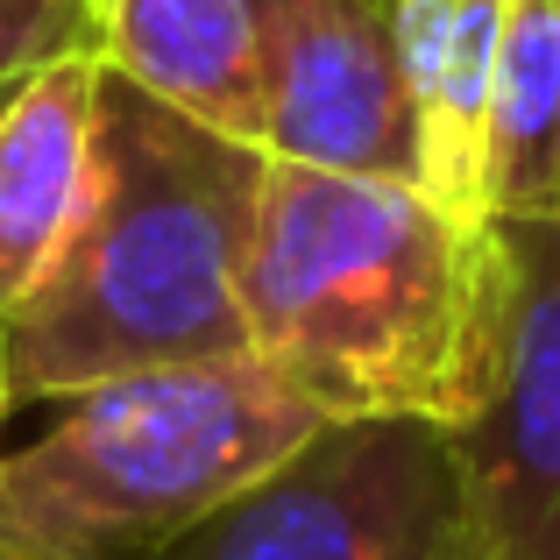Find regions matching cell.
<instances>
[{"instance_id":"obj_7","label":"cell","mask_w":560,"mask_h":560,"mask_svg":"<svg viewBox=\"0 0 560 560\" xmlns=\"http://www.w3.org/2000/svg\"><path fill=\"white\" fill-rule=\"evenodd\" d=\"M100 50H65L0 100V327L57 277L100 199Z\"/></svg>"},{"instance_id":"obj_4","label":"cell","mask_w":560,"mask_h":560,"mask_svg":"<svg viewBox=\"0 0 560 560\" xmlns=\"http://www.w3.org/2000/svg\"><path fill=\"white\" fill-rule=\"evenodd\" d=\"M476 511L454 433L425 419H327L299 454L164 560H468Z\"/></svg>"},{"instance_id":"obj_8","label":"cell","mask_w":560,"mask_h":560,"mask_svg":"<svg viewBox=\"0 0 560 560\" xmlns=\"http://www.w3.org/2000/svg\"><path fill=\"white\" fill-rule=\"evenodd\" d=\"M114 79L262 150V0H85Z\"/></svg>"},{"instance_id":"obj_2","label":"cell","mask_w":560,"mask_h":560,"mask_svg":"<svg viewBox=\"0 0 560 560\" xmlns=\"http://www.w3.org/2000/svg\"><path fill=\"white\" fill-rule=\"evenodd\" d=\"M262 150L185 121L107 71L100 199L57 277L0 327L8 405L248 355L242 248Z\"/></svg>"},{"instance_id":"obj_6","label":"cell","mask_w":560,"mask_h":560,"mask_svg":"<svg viewBox=\"0 0 560 560\" xmlns=\"http://www.w3.org/2000/svg\"><path fill=\"white\" fill-rule=\"evenodd\" d=\"M262 156L411 178L397 0H262Z\"/></svg>"},{"instance_id":"obj_5","label":"cell","mask_w":560,"mask_h":560,"mask_svg":"<svg viewBox=\"0 0 560 560\" xmlns=\"http://www.w3.org/2000/svg\"><path fill=\"white\" fill-rule=\"evenodd\" d=\"M511 256L504 362L454 462L482 560H560V213L497 220Z\"/></svg>"},{"instance_id":"obj_14","label":"cell","mask_w":560,"mask_h":560,"mask_svg":"<svg viewBox=\"0 0 560 560\" xmlns=\"http://www.w3.org/2000/svg\"><path fill=\"white\" fill-rule=\"evenodd\" d=\"M468 560H482V547H476V553H468Z\"/></svg>"},{"instance_id":"obj_11","label":"cell","mask_w":560,"mask_h":560,"mask_svg":"<svg viewBox=\"0 0 560 560\" xmlns=\"http://www.w3.org/2000/svg\"><path fill=\"white\" fill-rule=\"evenodd\" d=\"M85 43H93L85 0H0V100L28 71H43L65 50H85Z\"/></svg>"},{"instance_id":"obj_12","label":"cell","mask_w":560,"mask_h":560,"mask_svg":"<svg viewBox=\"0 0 560 560\" xmlns=\"http://www.w3.org/2000/svg\"><path fill=\"white\" fill-rule=\"evenodd\" d=\"M8 411H14V405H8V376H0V419H8Z\"/></svg>"},{"instance_id":"obj_10","label":"cell","mask_w":560,"mask_h":560,"mask_svg":"<svg viewBox=\"0 0 560 560\" xmlns=\"http://www.w3.org/2000/svg\"><path fill=\"white\" fill-rule=\"evenodd\" d=\"M482 213L490 220L560 213V0H504Z\"/></svg>"},{"instance_id":"obj_3","label":"cell","mask_w":560,"mask_h":560,"mask_svg":"<svg viewBox=\"0 0 560 560\" xmlns=\"http://www.w3.org/2000/svg\"><path fill=\"white\" fill-rule=\"evenodd\" d=\"M327 425L262 355L150 370L65 397V419L0 454V553L164 560L191 525Z\"/></svg>"},{"instance_id":"obj_1","label":"cell","mask_w":560,"mask_h":560,"mask_svg":"<svg viewBox=\"0 0 560 560\" xmlns=\"http://www.w3.org/2000/svg\"><path fill=\"white\" fill-rule=\"evenodd\" d=\"M248 355L327 419L468 425L504 362L511 256L411 178L262 156L242 248Z\"/></svg>"},{"instance_id":"obj_13","label":"cell","mask_w":560,"mask_h":560,"mask_svg":"<svg viewBox=\"0 0 560 560\" xmlns=\"http://www.w3.org/2000/svg\"><path fill=\"white\" fill-rule=\"evenodd\" d=\"M0 560H28V553H0Z\"/></svg>"},{"instance_id":"obj_9","label":"cell","mask_w":560,"mask_h":560,"mask_svg":"<svg viewBox=\"0 0 560 560\" xmlns=\"http://www.w3.org/2000/svg\"><path fill=\"white\" fill-rule=\"evenodd\" d=\"M504 0H397V65L411 100V185L462 220L482 213Z\"/></svg>"}]
</instances>
